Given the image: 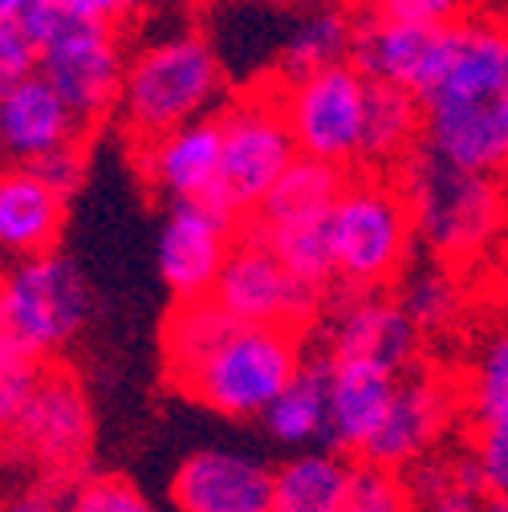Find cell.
I'll list each match as a JSON object with an SVG mask.
<instances>
[{"label": "cell", "mask_w": 508, "mask_h": 512, "mask_svg": "<svg viewBox=\"0 0 508 512\" xmlns=\"http://www.w3.org/2000/svg\"><path fill=\"white\" fill-rule=\"evenodd\" d=\"M135 5H139V0H66V9L74 17L102 21V25H118L122 17H131Z\"/></svg>", "instance_id": "cell-38"}, {"label": "cell", "mask_w": 508, "mask_h": 512, "mask_svg": "<svg viewBox=\"0 0 508 512\" xmlns=\"http://www.w3.org/2000/svg\"><path fill=\"white\" fill-rule=\"evenodd\" d=\"M41 66V49L21 21H0V94H9Z\"/></svg>", "instance_id": "cell-34"}, {"label": "cell", "mask_w": 508, "mask_h": 512, "mask_svg": "<svg viewBox=\"0 0 508 512\" xmlns=\"http://www.w3.org/2000/svg\"><path fill=\"white\" fill-rule=\"evenodd\" d=\"M0 131H5L9 159L37 163L41 155H49L57 147L78 143L86 122L57 94V86L37 70L9 94H0Z\"/></svg>", "instance_id": "cell-19"}, {"label": "cell", "mask_w": 508, "mask_h": 512, "mask_svg": "<svg viewBox=\"0 0 508 512\" xmlns=\"http://www.w3.org/2000/svg\"><path fill=\"white\" fill-rule=\"evenodd\" d=\"M5 273H9V261H5V256H0V281H5Z\"/></svg>", "instance_id": "cell-41"}, {"label": "cell", "mask_w": 508, "mask_h": 512, "mask_svg": "<svg viewBox=\"0 0 508 512\" xmlns=\"http://www.w3.org/2000/svg\"><path fill=\"white\" fill-rule=\"evenodd\" d=\"M354 480V460L342 447L297 452L273 468V512H342Z\"/></svg>", "instance_id": "cell-22"}, {"label": "cell", "mask_w": 508, "mask_h": 512, "mask_svg": "<svg viewBox=\"0 0 508 512\" xmlns=\"http://www.w3.org/2000/svg\"><path fill=\"white\" fill-rule=\"evenodd\" d=\"M354 29L358 25L346 13H338V9L309 13L293 29V37H289V45L281 53V74L293 82V78H305L313 70H326V66H338V61H350Z\"/></svg>", "instance_id": "cell-26"}, {"label": "cell", "mask_w": 508, "mask_h": 512, "mask_svg": "<svg viewBox=\"0 0 508 512\" xmlns=\"http://www.w3.org/2000/svg\"><path fill=\"white\" fill-rule=\"evenodd\" d=\"M468 0H378V9L391 17H407V21H427V25H452L460 21Z\"/></svg>", "instance_id": "cell-36"}, {"label": "cell", "mask_w": 508, "mask_h": 512, "mask_svg": "<svg viewBox=\"0 0 508 512\" xmlns=\"http://www.w3.org/2000/svg\"><path fill=\"white\" fill-rule=\"evenodd\" d=\"M464 411L472 427L508 415V326L488 334L464 382Z\"/></svg>", "instance_id": "cell-28"}, {"label": "cell", "mask_w": 508, "mask_h": 512, "mask_svg": "<svg viewBox=\"0 0 508 512\" xmlns=\"http://www.w3.org/2000/svg\"><path fill=\"white\" fill-rule=\"evenodd\" d=\"M33 0H0V21H21Z\"/></svg>", "instance_id": "cell-39"}, {"label": "cell", "mask_w": 508, "mask_h": 512, "mask_svg": "<svg viewBox=\"0 0 508 512\" xmlns=\"http://www.w3.org/2000/svg\"><path fill=\"white\" fill-rule=\"evenodd\" d=\"M0 512H66V496H57V488H21L0 500Z\"/></svg>", "instance_id": "cell-37"}, {"label": "cell", "mask_w": 508, "mask_h": 512, "mask_svg": "<svg viewBox=\"0 0 508 512\" xmlns=\"http://www.w3.org/2000/svg\"><path fill=\"white\" fill-rule=\"evenodd\" d=\"M37 171L61 191V196L70 200L74 191L82 187V179H86V151H82V143H66V147L41 155L37 159Z\"/></svg>", "instance_id": "cell-35"}, {"label": "cell", "mask_w": 508, "mask_h": 512, "mask_svg": "<svg viewBox=\"0 0 508 512\" xmlns=\"http://www.w3.org/2000/svg\"><path fill=\"white\" fill-rule=\"evenodd\" d=\"M342 5H362V0H342Z\"/></svg>", "instance_id": "cell-43"}, {"label": "cell", "mask_w": 508, "mask_h": 512, "mask_svg": "<svg viewBox=\"0 0 508 512\" xmlns=\"http://www.w3.org/2000/svg\"><path fill=\"white\" fill-rule=\"evenodd\" d=\"M322 338L330 358L378 362L403 374L419 354L423 330L411 322V313L399 297L383 289H350V297H342L326 317Z\"/></svg>", "instance_id": "cell-15"}, {"label": "cell", "mask_w": 508, "mask_h": 512, "mask_svg": "<svg viewBox=\"0 0 508 512\" xmlns=\"http://www.w3.org/2000/svg\"><path fill=\"white\" fill-rule=\"evenodd\" d=\"M220 114H204L196 122H183L167 135L139 143V171L155 196L167 204L208 200L220 179Z\"/></svg>", "instance_id": "cell-17"}, {"label": "cell", "mask_w": 508, "mask_h": 512, "mask_svg": "<svg viewBox=\"0 0 508 512\" xmlns=\"http://www.w3.org/2000/svg\"><path fill=\"white\" fill-rule=\"evenodd\" d=\"M456 29L460 21L427 25V21H407L378 9L370 21L354 29L350 61L370 82H391L423 98L439 82V74L448 70V61L456 53Z\"/></svg>", "instance_id": "cell-12"}, {"label": "cell", "mask_w": 508, "mask_h": 512, "mask_svg": "<svg viewBox=\"0 0 508 512\" xmlns=\"http://www.w3.org/2000/svg\"><path fill=\"white\" fill-rule=\"evenodd\" d=\"M350 183V167H338L317 155H297L285 175L273 183L265 204L252 212V228H281V224H305V220H330L338 196Z\"/></svg>", "instance_id": "cell-21"}, {"label": "cell", "mask_w": 508, "mask_h": 512, "mask_svg": "<svg viewBox=\"0 0 508 512\" xmlns=\"http://www.w3.org/2000/svg\"><path fill=\"white\" fill-rule=\"evenodd\" d=\"M399 391V370L358 362V358H330V427L326 443L358 456L366 439L378 431Z\"/></svg>", "instance_id": "cell-20"}, {"label": "cell", "mask_w": 508, "mask_h": 512, "mask_svg": "<svg viewBox=\"0 0 508 512\" xmlns=\"http://www.w3.org/2000/svg\"><path fill=\"white\" fill-rule=\"evenodd\" d=\"M175 512H273V468L232 447H196L171 476Z\"/></svg>", "instance_id": "cell-16"}, {"label": "cell", "mask_w": 508, "mask_h": 512, "mask_svg": "<svg viewBox=\"0 0 508 512\" xmlns=\"http://www.w3.org/2000/svg\"><path fill=\"white\" fill-rule=\"evenodd\" d=\"M66 204L37 163L0 167V256L13 265L53 252L66 228Z\"/></svg>", "instance_id": "cell-18"}, {"label": "cell", "mask_w": 508, "mask_h": 512, "mask_svg": "<svg viewBox=\"0 0 508 512\" xmlns=\"http://www.w3.org/2000/svg\"><path fill=\"white\" fill-rule=\"evenodd\" d=\"M216 114H220L224 147H220V179L208 200L244 224L265 204L273 183L301 155V147L285 118L281 94H244L224 102Z\"/></svg>", "instance_id": "cell-7"}, {"label": "cell", "mask_w": 508, "mask_h": 512, "mask_svg": "<svg viewBox=\"0 0 508 512\" xmlns=\"http://www.w3.org/2000/svg\"><path fill=\"white\" fill-rule=\"evenodd\" d=\"M415 216L403 187L383 175L350 179L330 212L334 269L346 289H387L411 261Z\"/></svg>", "instance_id": "cell-6"}, {"label": "cell", "mask_w": 508, "mask_h": 512, "mask_svg": "<svg viewBox=\"0 0 508 512\" xmlns=\"http://www.w3.org/2000/svg\"><path fill=\"white\" fill-rule=\"evenodd\" d=\"M399 301L407 305L411 322L423 330V334H439L448 330L460 309H464V285L456 281V273H448L443 265H427V269H415L399 293Z\"/></svg>", "instance_id": "cell-29"}, {"label": "cell", "mask_w": 508, "mask_h": 512, "mask_svg": "<svg viewBox=\"0 0 508 512\" xmlns=\"http://www.w3.org/2000/svg\"><path fill=\"white\" fill-rule=\"evenodd\" d=\"M261 423L281 447L322 443L326 427H330V354L305 358V366L273 399V407L261 415Z\"/></svg>", "instance_id": "cell-24"}, {"label": "cell", "mask_w": 508, "mask_h": 512, "mask_svg": "<svg viewBox=\"0 0 508 512\" xmlns=\"http://www.w3.org/2000/svg\"><path fill=\"white\" fill-rule=\"evenodd\" d=\"M472 460L488 492H508V415L472 427Z\"/></svg>", "instance_id": "cell-33"}, {"label": "cell", "mask_w": 508, "mask_h": 512, "mask_svg": "<svg viewBox=\"0 0 508 512\" xmlns=\"http://www.w3.org/2000/svg\"><path fill=\"white\" fill-rule=\"evenodd\" d=\"M257 232L281 252V261L305 285L326 293V285L338 281L334 248H330V220H305V224H281V228H257Z\"/></svg>", "instance_id": "cell-27"}, {"label": "cell", "mask_w": 508, "mask_h": 512, "mask_svg": "<svg viewBox=\"0 0 508 512\" xmlns=\"http://www.w3.org/2000/svg\"><path fill=\"white\" fill-rule=\"evenodd\" d=\"M9 155V147H5V131H0V159H5Z\"/></svg>", "instance_id": "cell-42"}, {"label": "cell", "mask_w": 508, "mask_h": 512, "mask_svg": "<svg viewBox=\"0 0 508 512\" xmlns=\"http://www.w3.org/2000/svg\"><path fill=\"white\" fill-rule=\"evenodd\" d=\"M480 512H508V492H488Z\"/></svg>", "instance_id": "cell-40"}, {"label": "cell", "mask_w": 508, "mask_h": 512, "mask_svg": "<svg viewBox=\"0 0 508 512\" xmlns=\"http://www.w3.org/2000/svg\"><path fill=\"white\" fill-rule=\"evenodd\" d=\"M366 90H370V78L354 61H338V66L285 82L281 106H285V118L293 126L301 155L354 167L362 159Z\"/></svg>", "instance_id": "cell-10"}, {"label": "cell", "mask_w": 508, "mask_h": 512, "mask_svg": "<svg viewBox=\"0 0 508 512\" xmlns=\"http://www.w3.org/2000/svg\"><path fill=\"white\" fill-rule=\"evenodd\" d=\"M41 370H45V362L0 346V439L13 431L17 415L25 411V403H29L33 387H37Z\"/></svg>", "instance_id": "cell-32"}, {"label": "cell", "mask_w": 508, "mask_h": 512, "mask_svg": "<svg viewBox=\"0 0 508 512\" xmlns=\"http://www.w3.org/2000/svg\"><path fill=\"white\" fill-rule=\"evenodd\" d=\"M126 66L131 61L122 57V41L114 33V25L102 21H86V17H66L61 29L41 41V74L57 86V94L66 98L78 118L102 122L126 86Z\"/></svg>", "instance_id": "cell-11"}, {"label": "cell", "mask_w": 508, "mask_h": 512, "mask_svg": "<svg viewBox=\"0 0 508 512\" xmlns=\"http://www.w3.org/2000/svg\"><path fill=\"white\" fill-rule=\"evenodd\" d=\"M411 492L415 512H480L488 488L480 480V468L472 452L464 456H427L411 468Z\"/></svg>", "instance_id": "cell-25"}, {"label": "cell", "mask_w": 508, "mask_h": 512, "mask_svg": "<svg viewBox=\"0 0 508 512\" xmlns=\"http://www.w3.org/2000/svg\"><path fill=\"white\" fill-rule=\"evenodd\" d=\"M212 297L244 326H285V330H305L326 301L322 289L305 285L281 261V252L248 224L240 228L228 252Z\"/></svg>", "instance_id": "cell-9"}, {"label": "cell", "mask_w": 508, "mask_h": 512, "mask_svg": "<svg viewBox=\"0 0 508 512\" xmlns=\"http://www.w3.org/2000/svg\"><path fill=\"white\" fill-rule=\"evenodd\" d=\"M94 309L90 281L66 252L13 261L0 281V346L53 362L86 330Z\"/></svg>", "instance_id": "cell-5"}, {"label": "cell", "mask_w": 508, "mask_h": 512, "mask_svg": "<svg viewBox=\"0 0 508 512\" xmlns=\"http://www.w3.org/2000/svg\"><path fill=\"white\" fill-rule=\"evenodd\" d=\"M94 447V411L82 378L70 366L41 370L37 387L17 415L13 431L0 439V452L41 472L45 480L78 476Z\"/></svg>", "instance_id": "cell-8"}, {"label": "cell", "mask_w": 508, "mask_h": 512, "mask_svg": "<svg viewBox=\"0 0 508 512\" xmlns=\"http://www.w3.org/2000/svg\"><path fill=\"white\" fill-rule=\"evenodd\" d=\"M399 187L411 204L419 240L435 256H456V261L476 256L500 236L508 220L496 175L460 167L427 143H419L399 163Z\"/></svg>", "instance_id": "cell-2"}, {"label": "cell", "mask_w": 508, "mask_h": 512, "mask_svg": "<svg viewBox=\"0 0 508 512\" xmlns=\"http://www.w3.org/2000/svg\"><path fill=\"white\" fill-rule=\"evenodd\" d=\"M240 220L212 200L171 204L159 228V277L175 301L208 297L228 252L240 236Z\"/></svg>", "instance_id": "cell-13"}, {"label": "cell", "mask_w": 508, "mask_h": 512, "mask_svg": "<svg viewBox=\"0 0 508 512\" xmlns=\"http://www.w3.org/2000/svg\"><path fill=\"white\" fill-rule=\"evenodd\" d=\"M301 366H305L301 330L236 322L196 366H187L179 378H171V387L216 415L261 419Z\"/></svg>", "instance_id": "cell-3"}, {"label": "cell", "mask_w": 508, "mask_h": 512, "mask_svg": "<svg viewBox=\"0 0 508 512\" xmlns=\"http://www.w3.org/2000/svg\"><path fill=\"white\" fill-rule=\"evenodd\" d=\"M419 143H423V98L391 82H370L358 163L399 167Z\"/></svg>", "instance_id": "cell-23"}, {"label": "cell", "mask_w": 508, "mask_h": 512, "mask_svg": "<svg viewBox=\"0 0 508 512\" xmlns=\"http://www.w3.org/2000/svg\"><path fill=\"white\" fill-rule=\"evenodd\" d=\"M66 512H159V508L131 476L90 472L78 476L74 488L66 492Z\"/></svg>", "instance_id": "cell-30"}, {"label": "cell", "mask_w": 508, "mask_h": 512, "mask_svg": "<svg viewBox=\"0 0 508 512\" xmlns=\"http://www.w3.org/2000/svg\"><path fill=\"white\" fill-rule=\"evenodd\" d=\"M423 143L472 171L508 167V25L460 21L456 53L423 94Z\"/></svg>", "instance_id": "cell-1"}, {"label": "cell", "mask_w": 508, "mask_h": 512, "mask_svg": "<svg viewBox=\"0 0 508 512\" xmlns=\"http://www.w3.org/2000/svg\"><path fill=\"white\" fill-rule=\"evenodd\" d=\"M342 512H415L411 480L395 468L358 460Z\"/></svg>", "instance_id": "cell-31"}, {"label": "cell", "mask_w": 508, "mask_h": 512, "mask_svg": "<svg viewBox=\"0 0 508 512\" xmlns=\"http://www.w3.org/2000/svg\"><path fill=\"white\" fill-rule=\"evenodd\" d=\"M452 419H456V391L448 382L435 374H423V370H411V374L403 370L395 403L383 415V423H378V431L366 439L358 460L383 464L395 472H411L419 460H427L439 447Z\"/></svg>", "instance_id": "cell-14"}, {"label": "cell", "mask_w": 508, "mask_h": 512, "mask_svg": "<svg viewBox=\"0 0 508 512\" xmlns=\"http://www.w3.org/2000/svg\"><path fill=\"white\" fill-rule=\"evenodd\" d=\"M220 86V57L200 33L159 37L126 66V86L118 98L122 126L135 135V143L167 135L183 122L212 114Z\"/></svg>", "instance_id": "cell-4"}]
</instances>
